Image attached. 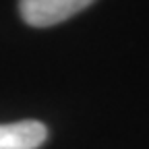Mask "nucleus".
<instances>
[{
	"mask_svg": "<svg viewBox=\"0 0 149 149\" xmlns=\"http://www.w3.org/2000/svg\"><path fill=\"white\" fill-rule=\"evenodd\" d=\"M48 137L40 120H19L0 124V149H37Z\"/></svg>",
	"mask_w": 149,
	"mask_h": 149,
	"instance_id": "2",
	"label": "nucleus"
},
{
	"mask_svg": "<svg viewBox=\"0 0 149 149\" xmlns=\"http://www.w3.org/2000/svg\"><path fill=\"white\" fill-rule=\"evenodd\" d=\"M91 6L89 0H21L19 13L31 27H52Z\"/></svg>",
	"mask_w": 149,
	"mask_h": 149,
	"instance_id": "1",
	"label": "nucleus"
}]
</instances>
